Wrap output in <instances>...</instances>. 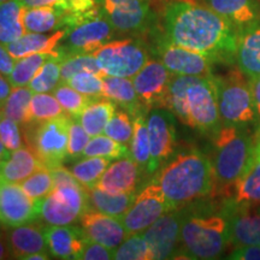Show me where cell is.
Returning a JSON list of instances; mask_svg holds the SVG:
<instances>
[{
    "instance_id": "1",
    "label": "cell",
    "mask_w": 260,
    "mask_h": 260,
    "mask_svg": "<svg viewBox=\"0 0 260 260\" xmlns=\"http://www.w3.org/2000/svg\"><path fill=\"white\" fill-rule=\"evenodd\" d=\"M165 38L199 52L213 63H235L239 30L210 6L194 0H175L164 12Z\"/></svg>"
},
{
    "instance_id": "2",
    "label": "cell",
    "mask_w": 260,
    "mask_h": 260,
    "mask_svg": "<svg viewBox=\"0 0 260 260\" xmlns=\"http://www.w3.org/2000/svg\"><path fill=\"white\" fill-rule=\"evenodd\" d=\"M155 182L160 186L170 210L210 195L216 188L212 161L199 151H187L167 161Z\"/></svg>"
},
{
    "instance_id": "3",
    "label": "cell",
    "mask_w": 260,
    "mask_h": 260,
    "mask_svg": "<svg viewBox=\"0 0 260 260\" xmlns=\"http://www.w3.org/2000/svg\"><path fill=\"white\" fill-rule=\"evenodd\" d=\"M212 161L214 181L218 193L228 198L230 188L254 157V138L246 126L223 124L212 135Z\"/></svg>"
},
{
    "instance_id": "4",
    "label": "cell",
    "mask_w": 260,
    "mask_h": 260,
    "mask_svg": "<svg viewBox=\"0 0 260 260\" xmlns=\"http://www.w3.org/2000/svg\"><path fill=\"white\" fill-rule=\"evenodd\" d=\"M228 245V225L222 210L219 213L183 212L177 258L217 259Z\"/></svg>"
},
{
    "instance_id": "5",
    "label": "cell",
    "mask_w": 260,
    "mask_h": 260,
    "mask_svg": "<svg viewBox=\"0 0 260 260\" xmlns=\"http://www.w3.org/2000/svg\"><path fill=\"white\" fill-rule=\"evenodd\" d=\"M239 69L225 76H213L217 103L223 124L247 126L255 121V107L249 87Z\"/></svg>"
},
{
    "instance_id": "6",
    "label": "cell",
    "mask_w": 260,
    "mask_h": 260,
    "mask_svg": "<svg viewBox=\"0 0 260 260\" xmlns=\"http://www.w3.org/2000/svg\"><path fill=\"white\" fill-rule=\"evenodd\" d=\"M70 123V117L63 115L48 121L30 123L27 132L24 130L28 146L45 168H56L67 158Z\"/></svg>"
},
{
    "instance_id": "7",
    "label": "cell",
    "mask_w": 260,
    "mask_h": 260,
    "mask_svg": "<svg viewBox=\"0 0 260 260\" xmlns=\"http://www.w3.org/2000/svg\"><path fill=\"white\" fill-rule=\"evenodd\" d=\"M213 76H193L186 92L184 124L204 135H214L223 125Z\"/></svg>"
},
{
    "instance_id": "8",
    "label": "cell",
    "mask_w": 260,
    "mask_h": 260,
    "mask_svg": "<svg viewBox=\"0 0 260 260\" xmlns=\"http://www.w3.org/2000/svg\"><path fill=\"white\" fill-rule=\"evenodd\" d=\"M103 76L134 77L149 60L147 47L134 39L109 41L93 52Z\"/></svg>"
},
{
    "instance_id": "9",
    "label": "cell",
    "mask_w": 260,
    "mask_h": 260,
    "mask_svg": "<svg viewBox=\"0 0 260 260\" xmlns=\"http://www.w3.org/2000/svg\"><path fill=\"white\" fill-rule=\"evenodd\" d=\"M67 29L65 46L61 54L93 53L110 41L115 35V28L98 8L84 12L75 18L74 24Z\"/></svg>"
},
{
    "instance_id": "10",
    "label": "cell",
    "mask_w": 260,
    "mask_h": 260,
    "mask_svg": "<svg viewBox=\"0 0 260 260\" xmlns=\"http://www.w3.org/2000/svg\"><path fill=\"white\" fill-rule=\"evenodd\" d=\"M151 144V160L147 172L157 171L175 153L177 144L176 119L170 110L154 107L146 117Z\"/></svg>"
},
{
    "instance_id": "11",
    "label": "cell",
    "mask_w": 260,
    "mask_h": 260,
    "mask_svg": "<svg viewBox=\"0 0 260 260\" xmlns=\"http://www.w3.org/2000/svg\"><path fill=\"white\" fill-rule=\"evenodd\" d=\"M169 211L171 210L160 186L153 181L136 195L134 203L121 220L128 235H134L144 233Z\"/></svg>"
},
{
    "instance_id": "12",
    "label": "cell",
    "mask_w": 260,
    "mask_h": 260,
    "mask_svg": "<svg viewBox=\"0 0 260 260\" xmlns=\"http://www.w3.org/2000/svg\"><path fill=\"white\" fill-rule=\"evenodd\" d=\"M222 212L233 246H260V203H236L226 199Z\"/></svg>"
},
{
    "instance_id": "13",
    "label": "cell",
    "mask_w": 260,
    "mask_h": 260,
    "mask_svg": "<svg viewBox=\"0 0 260 260\" xmlns=\"http://www.w3.org/2000/svg\"><path fill=\"white\" fill-rule=\"evenodd\" d=\"M155 56L159 58L168 70L174 75H187V76H213L212 65L214 64L199 52L182 47L180 45L169 41L165 35L155 41Z\"/></svg>"
},
{
    "instance_id": "14",
    "label": "cell",
    "mask_w": 260,
    "mask_h": 260,
    "mask_svg": "<svg viewBox=\"0 0 260 260\" xmlns=\"http://www.w3.org/2000/svg\"><path fill=\"white\" fill-rule=\"evenodd\" d=\"M183 212L171 210L145 230L142 236L148 243L153 259H176L180 251V234Z\"/></svg>"
},
{
    "instance_id": "15",
    "label": "cell",
    "mask_w": 260,
    "mask_h": 260,
    "mask_svg": "<svg viewBox=\"0 0 260 260\" xmlns=\"http://www.w3.org/2000/svg\"><path fill=\"white\" fill-rule=\"evenodd\" d=\"M172 75L158 59H149L133 77L138 96L145 109L164 107Z\"/></svg>"
},
{
    "instance_id": "16",
    "label": "cell",
    "mask_w": 260,
    "mask_h": 260,
    "mask_svg": "<svg viewBox=\"0 0 260 260\" xmlns=\"http://www.w3.org/2000/svg\"><path fill=\"white\" fill-rule=\"evenodd\" d=\"M102 12L119 32H139L151 23L148 0H100Z\"/></svg>"
},
{
    "instance_id": "17",
    "label": "cell",
    "mask_w": 260,
    "mask_h": 260,
    "mask_svg": "<svg viewBox=\"0 0 260 260\" xmlns=\"http://www.w3.org/2000/svg\"><path fill=\"white\" fill-rule=\"evenodd\" d=\"M38 217V201L29 198L21 184L0 180V224L12 228L32 223Z\"/></svg>"
},
{
    "instance_id": "18",
    "label": "cell",
    "mask_w": 260,
    "mask_h": 260,
    "mask_svg": "<svg viewBox=\"0 0 260 260\" xmlns=\"http://www.w3.org/2000/svg\"><path fill=\"white\" fill-rule=\"evenodd\" d=\"M81 219V230L90 241L115 249L128 237L122 220L96 210H87Z\"/></svg>"
},
{
    "instance_id": "19",
    "label": "cell",
    "mask_w": 260,
    "mask_h": 260,
    "mask_svg": "<svg viewBox=\"0 0 260 260\" xmlns=\"http://www.w3.org/2000/svg\"><path fill=\"white\" fill-rule=\"evenodd\" d=\"M235 64L247 79L260 76V19L239 31Z\"/></svg>"
},
{
    "instance_id": "20",
    "label": "cell",
    "mask_w": 260,
    "mask_h": 260,
    "mask_svg": "<svg viewBox=\"0 0 260 260\" xmlns=\"http://www.w3.org/2000/svg\"><path fill=\"white\" fill-rule=\"evenodd\" d=\"M139 169L132 155L119 158L109 165L95 187L113 194L135 191L139 182Z\"/></svg>"
},
{
    "instance_id": "21",
    "label": "cell",
    "mask_w": 260,
    "mask_h": 260,
    "mask_svg": "<svg viewBox=\"0 0 260 260\" xmlns=\"http://www.w3.org/2000/svg\"><path fill=\"white\" fill-rule=\"evenodd\" d=\"M48 251L58 259H79L87 237L82 230L67 225H51L45 229Z\"/></svg>"
},
{
    "instance_id": "22",
    "label": "cell",
    "mask_w": 260,
    "mask_h": 260,
    "mask_svg": "<svg viewBox=\"0 0 260 260\" xmlns=\"http://www.w3.org/2000/svg\"><path fill=\"white\" fill-rule=\"evenodd\" d=\"M8 245L12 258L25 259L34 253H47L45 230L35 224L12 226L8 234Z\"/></svg>"
},
{
    "instance_id": "23",
    "label": "cell",
    "mask_w": 260,
    "mask_h": 260,
    "mask_svg": "<svg viewBox=\"0 0 260 260\" xmlns=\"http://www.w3.org/2000/svg\"><path fill=\"white\" fill-rule=\"evenodd\" d=\"M67 35V29H60L52 34H41V32H27L18 40L11 44L5 45L10 56L14 59H19L29 54L34 53H59V50H56L61 40H64Z\"/></svg>"
},
{
    "instance_id": "24",
    "label": "cell",
    "mask_w": 260,
    "mask_h": 260,
    "mask_svg": "<svg viewBox=\"0 0 260 260\" xmlns=\"http://www.w3.org/2000/svg\"><path fill=\"white\" fill-rule=\"evenodd\" d=\"M207 6L226 18L237 30L260 19L259 0H205Z\"/></svg>"
},
{
    "instance_id": "25",
    "label": "cell",
    "mask_w": 260,
    "mask_h": 260,
    "mask_svg": "<svg viewBox=\"0 0 260 260\" xmlns=\"http://www.w3.org/2000/svg\"><path fill=\"white\" fill-rule=\"evenodd\" d=\"M104 92L103 96L107 98L115 104H118L129 115L136 117L144 113L145 107L140 102L133 80L126 77L103 76Z\"/></svg>"
},
{
    "instance_id": "26",
    "label": "cell",
    "mask_w": 260,
    "mask_h": 260,
    "mask_svg": "<svg viewBox=\"0 0 260 260\" xmlns=\"http://www.w3.org/2000/svg\"><path fill=\"white\" fill-rule=\"evenodd\" d=\"M45 168L30 147H21L10 153L9 158L0 164V180L18 183Z\"/></svg>"
},
{
    "instance_id": "27",
    "label": "cell",
    "mask_w": 260,
    "mask_h": 260,
    "mask_svg": "<svg viewBox=\"0 0 260 260\" xmlns=\"http://www.w3.org/2000/svg\"><path fill=\"white\" fill-rule=\"evenodd\" d=\"M22 21L27 32H45L54 31L67 23V12L59 8L44 6V8L23 9Z\"/></svg>"
},
{
    "instance_id": "28",
    "label": "cell",
    "mask_w": 260,
    "mask_h": 260,
    "mask_svg": "<svg viewBox=\"0 0 260 260\" xmlns=\"http://www.w3.org/2000/svg\"><path fill=\"white\" fill-rule=\"evenodd\" d=\"M86 189L88 194V201L94 210L119 219H122L136 198L135 191L113 194L98 187L86 188Z\"/></svg>"
},
{
    "instance_id": "29",
    "label": "cell",
    "mask_w": 260,
    "mask_h": 260,
    "mask_svg": "<svg viewBox=\"0 0 260 260\" xmlns=\"http://www.w3.org/2000/svg\"><path fill=\"white\" fill-rule=\"evenodd\" d=\"M39 216L50 225H70L81 214L59 194L52 190L44 199L38 200Z\"/></svg>"
},
{
    "instance_id": "30",
    "label": "cell",
    "mask_w": 260,
    "mask_h": 260,
    "mask_svg": "<svg viewBox=\"0 0 260 260\" xmlns=\"http://www.w3.org/2000/svg\"><path fill=\"white\" fill-rule=\"evenodd\" d=\"M226 199L236 203H260V158L253 157L248 168L234 183Z\"/></svg>"
},
{
    "instance_id": "31",
    "label": "cell",
    "mask_w": 260,
    "mask_h": 260,
    "mask_svg": "<svg viewBox=\"0 0 260 260\" xmlns=\"http://www.w3.org/2000/svg\"><path fill=\"white\" fill-rule=\"evenodd\" d=\"M116 105L107 98H94V100L80 115V123L89 136L102 135L111 117L115 115Z\"/></svg>"
},
{
    "instance_id": "32",
    "label": "cell",
    "mask_w": 260,
    "mask_h": 260,
    "mask_svg": "<svg viewBox=\"0 0 260 260\" xmlns=\"http://www.w3.org/2000/svg\"><path fill=\"white\" fill-rule=\"evenodd\" d=\"M19 0H6L0 3V42L9 45L24 35V25L22 21L23 12Z\"/></svg>"
},
{
    "instance_id": "33",
    "label": "cell",
    "mask_w": 260,
    "mask_h": 260,
    "mask_svg": "<svg viewBox=\"0 0 260 260\" xmlns=\"http://www.w3.org/2000/svg\"><path fill=\"white\" fill-rule=\"evenodd\" d=\"M31 96L32 92L29 87H15L4 102L2 109L3 117L11 119L22 126L28 125Z\"/></svg>"
},
{
    "instance_id": "34",
    "label": "cell",
    "mask_w": 260,
    "mask_h": 260,
    "mask_svg": "<svg viewBox=\"0 0 260 260\" xmlns=\"http://www.w3.org/2000/svg\"><path fill=\"white\" fill-rule=\"evenodd\" d=\"M130 155L139 165V168H144L147 171L151 160V144H149L147 121L144 113H140L134 119V134L130 145Z\"/></svg>"
},
{
    "instance_id": "35",
    "label": "cell",
    "mask_w": 260,
    "mask_h": 260,
    "mask_svg": "<svg viewBox=\"0 0 260 260\" xmlns=\"http://www.w3.org/2000/svg\"><path fill=\"white\" fill-rule=\"evenodd\" d=\"M63 54H53L45 61L29 82L34 93H48L57 88L60 81V61Z\"/></svg>"
},
{
    "instance_id": "36",
    "label": "cell",
    "mask_w": 260,
    "mask_h": 260,
    "mask_svg": "<svg viewBox=\"0 0 260 260\" xmlns=\"http://www.w3.org/2000/svg\"><path fill=\"white\" fill-rule=\"evenodd\" d=\"M61 52L59 51L60 54ZM53 54L51 53H34L25 56L23 58L16 59L12 73L9 75V82L12 87H24L29 84L34 75L44 65L48 58Z\"/></svg>"
},
{
    "instance_id": "37",
    "label": "cell",
    "mask_w": 260,
    "mask_h": 260,
    "mask_svg": "<svg viewBox=\"0 0 260 260\" xmlns=\"http://www.w3.org/2000/svg\"><path fill=\"white\" fill-rule=\"evenodd\" d=\"M110 160L103 157H86L73 165L71 172L84 188H93L109 168Z\"/></svg>"
},
{
    "instance_id": "38",
    "label": "cell",
    "mask_w": 260,
    "mask_h": 260,
    "mask_svg": "<svg viewBox=\"0 0 260 260\" xmlns=\"http://www.w3.org/2000/svg\"><path fill=\"white\" fill-rule=\"evenodd\" d=\"M79 73L102 74L93 53L65 54L60 61V82L67 83L74 75Z\"/></svg>"
},
{
    "instance_id": "39",
    "label": "cell",
    "mask_w": 260,
    "mask_h": 260,
    "mask_svg": "<svg viewBox=\"0 0 260 260\" xmlns=\"http://www.w3.org/2000/svg\"><path fill=\"white\" fill-rule=\"evenodd\" d=\"M63 107L54 95L48 93L32 94L29 107V124L35 122L48 121L63 116Z\"/></svg>"
},
{
    "instance_id": "40",
    "label": "cell",
    "mask_w": 260,
    "mask_h": 260,
    "mask_svg": "<svg viewBox=\"0 0 260 260\" xmlns=\"http://www.w3.org/2000/svg\"><path fill=\"white\" fill-rule=\"evenodd\" d=\"M129 154L130 151L124 145L107 135L93 136L82 153L83 157H103L107 159H119Z\"/></svg>"
},
{
    "instance_id": "41",
    "label": "cell",
    "mask_w": 260,
    "mask_h": 260,
    "mask_svg": "<svg viewBox=\"0 0 260 260\" xmlns=\"http://www.w3.org/2000/svg\"><path fill=\"white\" fill-rule=\"evenodd\" d=\"M53 95L57 98V100L63 107L64 112L75 117H80L83 110L93 100V98L77 92L76 89H74L68 83H60L59 86H57V88L53 92Z\"/></svg>"
},
{
    "instance_id": "42",
    "label": "cell",
    "mask_w": 260,
    "mask_h": 260,
    "mask_svg": "<svg viewBox=\"0 0 260 260\" xmlns=\"http://www.w3.org/2000/svg\"><path fill=\"white\" fill-rule=\"evenodd\" d=\"M117 260H149L153 259L145 237L139 234L129 235L113 253Z\"/></svg>"
},
{
    "instance_id": "43",
    "label": "cell",
    "mask_w": 260,
    "mask_h": 260,
    "mask_svg": "<svg viewBox=\"0 0 260 260\" xmlns=\"http://www.w3.org/2000/svg\"><path fill=\"white\" fill-rule=\"evenodd\" d=\"M21 187L32 200L38 201L44 199L54 188L50 169H39L34 174L21 182Z\"/></svg>"
},
{
    "instance_id": "44",
    "label": "cell",
    "mask_w": 260,
    "mask_h": 260,
    "mask_svg": "<svg viewBox=\"0 0 260 260\" xmlns=\"http://www.w3.org/2000/svg\"><path fill=\"white\" fill-rule=\"evenodd\" d=\"M105 135L125 145L133 139L134 134V123L130 119L129 113L124 111H116L111 117L104 130Z\"/></svg>"
},
{
    "instance_id": "45",
    "label": "cell",
    "mask_w": 260,
    "mask_h": 260,
    "mask_svg": "<svg viewBox=\"0 0 260 260\" xmlns=\"http://www.w3.org/2000/svg\"><path fill=\"white\" fill-rule=\"evenodd\" d=\"M68 84L77 92L90 98H102L104 92L103 75L94 73H79L68 80Z\"/></svg>"
},
{
    "instance_id": "46",
    "label": "cell",
    "mask_w": 260,
    "mask_h": 260,
    "mask_svg": "<svg viewBox=\"0 0 260 260\" xmlns=\"http://www.w3.org/2000/svg\"><path fill=\"white\" fill-rule=\"evenodd\" d=\"M89 134L84 130L80 122L71 119L69 126V142H68V155L79 157L89 142Z\"/></svg>"
},
{
    "instance_id": "47",
    "label": "cell",
    "mask_w": 260,
    "mask_h": 260,
    "mask_svg": "<svg viewBox=\"0 0 260 260\" xmlns=\"http://www.w3.org/2000/svg\"><path fill=\"white\" fill-rule=\"evenodd\" d=\"M0 140L9 151H16L22 147V136L19 124L9 118L0 121Z\"/></svg>"
},
{
    "instance_id": "48",
    "label": "cell",
    "mask_w": 260,
    "mask_h": 260,
    "mask_svg": "<svg viewBox=\"0 0 260 260\" xmlns=\"http://www.w3.org/2000/svg\"><path fill=\"white\" fill-rule=\"evenodd\" d=\"M113 249L107 248L106 246L102 245L87 239L84 243L82 252L79 256L80 260H110L113 259Z\"/></svg>"
},
{
    "instance_id": "49",
    "label": "cell",
    "mask_w": 260,
    "mask_h": 260,
    "mask_svg": "<svg viewBox=\"0 0 260 260\" xmlns=\"http://www.w3.org/2000/svg\"><path fill=\"white\" fill-rule=\"evenodd\" d=\"M228 258L233 260H260V246L249 245L236 247Z\"/></svg>"
},
{
    "instance_id": "50",
    "label": "cell",
    "mask_w": 260,
    "mask_h": 260,
    "mask_svg": "<svg viewBox=\"0 0 260 260\" xmlns=\"http://www.w3.org/2000/svg\"><path fill=\"white\" fill-rule=\"evenodd\" d=\"M52 178H53V184L54 187L57 186H61V184H67V183H76L79 182L75 178L73 175V172L68 170L61 167V165H58L56 168L50 169Z\"/></svg>"
},
{
    "instance_id": "51",
    "label": "cell",
    "mask_w": 260,
    "mask_h": 260,
    "mask_svg": "<svg viewBox=\"0 0 260 260\" xmlns=\"http://www.w3.org/2000/svg\"><path fill=\"white\" fill-rule=\"evenodd\" d=\"M15 59L10 56L9 51L6 50L5 45L0 42V74L9 76L12 73L15 65Z\"/></svg>"
},
{
    "instance_id": "52",
    "label": "cell",
    "mask_w": 260,
    "mask_h": 260,
    "mask_svg": "<svg viewBox=\"0 0 260 260\" xmlns=\"http://www.w3.org/2000/svg\"><path fill=\"white\" fill-rule=\"evenodd\" d=\"M24 9L44 8V6H53L61 10L65 9V0H19Z\"/></svg>"
},
{
    "instance_id": "53",
    "label": "cell",
    "mask_w": 260,
    "mask_h": 260,
    "mask_svg": "<svg viewBox=\"0 0 260 260\" xmlns=\"http://www.w3.org/2000/svg\"><path fill=\"white\" fill-rule=\"evenodd\" d=\"M248 82L249 87H251L253 102H254L256 119L260 122V76L251 77V79H248Z\"/></svg>"
},
{
    "instance_id": "54",
    "label": "cell",
    "mask_w": 260,
    "mask_h": 260,
    "mask_svg": "<svg viewBox=\"0 0 260 260\" xmlns=\"http://www.w3.org/2000/svg\"><path fill=\"white\" fill-rule=\"evenodd\" d=\"M11 84H10L9 80H6L3 74H0V104H3L8 99V96L11 93Z\"/></svg>"
},
{
    "instance_id": "55",
    "label": "cell",
    "mask_w": 260,
    "mask_h": 260,
    "mask_svg": "<svg viewBox=\"0 0 260 260\" xmlns=\"http://www.w3.org/2000/svg\"><path fill=\"white\" fill-rule=\"evenodd\" d=\"M10 255L11 254H10L8 241L5 242V240L3 237H0V260L8 259L10 258Z\"/></svg>"
},
{
    "instance_id": "56",
    "label": "cell",
    "mask_w": 260,
    "mask_h": 260,
    "mask_svg": "<svg viewBox=\"0 0 260 260\" xmlns=\"http://www.w3.org/2000/svg\"><path fill=\"white\" fill-rule=\"evenodd\" d=\"M10 152H11V151H9V149L5 147V145L3 144L2 140H0V164H2V162L4 161L5 159L9 158Z\"/></svg>"
},
{
    "instance_id": "57",
    "label": "cell",
    "mask_w": 260,
    "mask_h": 260,
    "mask_svg": "<svg viewBox=\"0 0 260 260\" xmlns=\"http://www.w3.org/2000/svg\"><path fill=\"white\" fill-rule=\"evenodd\" d=\"M254 155L260 158V129L254 138Z\"/></svg>"
},
{
    "instance_id": "58",
    "label": "cell",
    "mask_w": 260,
    "mask_h": 260,
    "mask_svg": "<svg viewBox=\"0 0 260 260\" xmlns=\"http://www.w3.org/2000/svg\"><path fill=\"white\" fill-rule=\"evenodd\" d=\"M2 116H3V113H2V111H0V121H2Z\"/></svg>"
},
{
    "instance_id": "59",
    "label": "cell",
    "mask_w": 260,
    "mask_h": 260,
    "mask_svg": "<svg viewBox=\"0 0 260 260\" xmlns=\"http://www.w3.org/2000/svg\"><path fill=\"white\" fill-rule=\"evenodd\" d=\"M3 2H6V0H0V3H3Z\"/></svg>"
},
{
    "instance_id": "60",
    "label": "cell",
    "mask_w": 260,
    "mask_h": 260,
    "mask_svg": "<svg viewBox=\"0 0 260 260\" xmlns=\"http://www.w3.org/2000/svg\"><path fill=\"white\" fill-rule=\"evenodd\" d=\"M0 111H2V104H0Z\"/></svg>"
},
{
    "instance_id": "61",
    "label": "cell",
    "mask_w": 260,
    "mask_h": 260,
    "mask_svg": "<svg viewBox=\"0 0 260 260\" xmlns=\"http://www.w3.org/2000/svg\"><path fill=\"white\" fill-rule=\"evenodd\" d=\"M98 2H100V0H98Z\"/></svg>"
}]
</instances>
